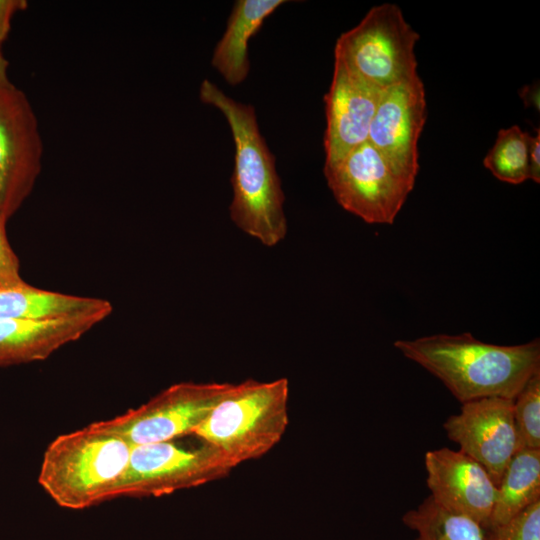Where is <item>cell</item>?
Wrapping results in <instances>:
<instances>
[{"label":"cell","mask_w":540,"mask_h":540,"mask_svg":"<svg viewBox=\"0 0 540 540\" xmlns=\"http://www.w3.org/2000/svg\"><path fill=\"white\" fill-rule=\"evenodd\" d=\"M394 347L438 378L461 404L487 397L514 400L540 371L539 339L506 346L470 333L436 334L397 340Z\"/></svg>","instance_id":"cell-1"},{"label":"cell","mask_w":540,"mask_h":540,"mask_svg":"<svg viewBox=\"0 0 540 540\" xmlns=\"http://www.w3.org/2000/svg\"><path fill=\"white\" fill-rule=\"evenodd\" d=\"M540 500V449L515 453L497 485L490 517L484 528L505 523Z\"/></svg>","instance_id":"cell-17"},{"label":"cell","mask_w":540,"mask_h":540,"mask_svg":"<svg viewBox=\"0 0 540 540\" xmlns=\"http://www.w3.org/2000/svg\"><path fill=\"white\" fill-rule=\"evenodd\" d=\"M529 136L517 125L499 130L494 145L483 160L484 166L500 181L523 183L529 179Z\"/></svg>","instance_id":"cell-19"},{"label":"cell","mask_w":540,"mask_h":540,"mask_svg":"<svg viewBox=\"0 0 540 540\" xmlns=\"http://www.w3.org/2000/svg\"><path fill=\"white\" fill-rule=\"evenodd\" d=\"M236 467L222 451L202 440L190 447L175 440L133 446L110 499L169 495L220 480Z\"/></svg>","instance_id":"cell-6"},{"label":"cell","mask_w":540,"mask_h":540,"mask_svg":"<svg viewBox=\"0 0 540 540\" xmlns=\"http://www.w3.org/2000/svg\"><path fill=\"white\" fill-rule=\"evenodd\" d=\"M42 155L38 120L27 96L11 82L0 87V217L5 222L33 190Z\"/></svg>","instance_id":"cell-9"},{"label":"cell","mask_w":540,"mask_h":540,"mask_svg":"<svg viewBox=\"0 0 540 540\" xmlns=\"http://www.w3.org/2000/svg\"><path fill=\"white\" fill-rule=\"evenodd\" d=\"M6 222L0 217V283L12 284L21 282L20 265L6 235Z\"/></svg>","instance_id":"cell-22"},{"label":"cell","mask_w":540,"mask_h":540,"mask_svg":"<svg viewBox=\"0 0 540 540\" xmlns=\"http://www.w3.org/2000/svg\"><path fill=\"white\" fill-rule=\"evenodd\" d=\"M424 465L429 496L441 507L484 528L497 490L486 469L462 451L447 447L427 451Z\"/></svg>","instance_id":"cell-13"},{"label":"cell","mask_w":540,"mask_h":540,"mask_svg":"<svg viewBox=\"0 0 540 540\" xmlns=\"http://www.w3.org/2000/svg\"><path fill=\"white\" fill-rule=\"evenodd\" d=\"M284 0H238L235 2L221 39L212 56V66L232 85L242 83L248 76L249 39L260 29L265 19Z\"/></svg>","instance_id":"cell-16"},{"label":"cell","mask_w":540,"mask_h":540,"mask_svg":"<svg viewBox=\"0 0 540 540\" xmlns=\"http://www.w3.org/2000/svg\"><path fill=\"white\" fill-rule=\"evenodd\" d=\"M337 203L369 224H392L414 188L368 141L332 167L324 168Z\"/></svg>","instance_id":"cell-8"},{"label":"cell","mask_w":540,"mask_h":540,"mask_svg":"<svg viewBox=\"0 0 540 540\" xmlns=\"http://www.w3.org/2000/svg\"><path fill=\"white\" fill-rule=\"evenodd\" d=\"M289 382L247 379L228 392L192 435L222 451L236 466L263 457L289 425Z\"/></svg>","instance_id":"cell-4"},{"label":"cell","mask_w":540,"mask_h":540,"mask_svg":"<svg viewBox=\"0 0 540 540\" xmlns=\"http://www.w3.org/2000/svg\"><path fill=\"white\" fill-rule=\"evenodd\" d=\"M132 446L93 424L55 438L46 448L38 483L60 507L82 510L110 499Z\"/></svg>","instance_id":"cell-3"},{"label":"cell","mask_w":540,"mask_h":540,"mask_svg":"<svg viewBox=\"0 0 540 540\" xmlns=\"http://www.w3.org/2000/svg\"><path fill=\"white\" fill-rule=\"evenodd\" d=\"M231 385L227 382H180L138 408L92 424L121 437L132 447L176 440L192 435Z\"/></svg>","instance_id":"cell-7"},{"label":"cell","mask_w":540,"mask_h":540,"mask_svg":"<svg viewBox=\"0 0 540 540\" xmlns=\"http://www.w3.org/2000/svg\"><path fill=\"white\" fill-rule=\"evenodd\" d=\"M8 62L4 57L0 47V87L10 83L7 76Z\"/></svg>","instance_id":"cell-26"},{"label":"cell","mask_w":540,"mask_h":540,"mask_svg":"<svg viewBox=\"0 0 540 540\" xmlns=\"http://www.w3.org/2000/svg\"><path fill=\"white\" fill-rule=\"evenodd\" d=\"M26 7L25 0H0V47L9 34L13 15Z\"/></svg>","instance_id":"cell-23"},{"label":"cell","mask_w":540,"mask_h":540,"mask_svg":"<svg viewBox=\"0 0 540 540\" xmlns=\"http://www.w3.org/2000/svg\"><path fill=\"white\" fill-rule=\"evenodd\" d=\"M483 529V540H540V500L509 521Z\"/></svg>","instance_id":"cell-21"},{"label":"cell","mask_w":540,"mask_h":540,"mask_svg":"<svg viewBox=\"0 0 540 540\" xmlns=\"http://www.w3.org/2000/svg\"><path fill=\"white\" fill-rule=\"evenodd\" d=\"M419 34L396 4L372 7L360 23L337 39L334 56L381 90L417 73L415 45Z\"/></svg>","instance_id":"cell-5"},{"label":"cell","mask_w":540,"mask_h":540,"mask_svg":"<svg viewBox=\"0 0 540 540\" xmlns=\"http://www.w3.org/2000/svg\"><path fill=\"white\" fill-rule=\"evenodd\" d=\"M101 321L98 317L0 319V366L45 360Z\"/></svg>","instance_id":"cell-14"},{"label":"cell","mask_w":540,"mask_h":540,"mask_svg":"<svg viewBox=\"0 0 540 540\" xmlns=\"http://www.w3.org/2000/svg\"><path fill=\"white\" fill-rule=\"evenodd\" d=\"M402 522L416 533L413 540H483L477 521L441 507L430 496L406 511Z\"/></svg>","instance_id":"cell-18"},{"label":"cell","mask_w":540,"mask_h":540,"mask_svg":"<svg viewBox=\"0 0 540 540\" xmlns=\"http://www.w3.org/2000/svg\"><path fill=\"white\" fill-rule=\"evenodd\" d=\"M383 90L366 81L334 56L333 77L324 97L325 164L332 167L368 141L369 129Z\"/></svg>","instance_id":"cell-12"},{"label":"cell","mask_w":540,"mask_h":540,"mask_svg":"<svg viewBox=\"0 0 540 540\" xmlns=\"http://www.w3.org/2000/svg\"><path fill=\"white\" fill-rule=\"evenodd\" d=\"M520 97L523 99L526 107H534L539 110V85L533 84L525 86L519 91Z\"/></svg>","instance_id":"cell-25"},{"label":"cell","mask_w":540,"mask_h":540,"mask_svg":"<svg viewBox=\"0 0 540 540\" xmlns=\"http://www.w3.org/2000/svg\"><path fill=\"white\" fill-rule=\"evenodd\" d=\"M518 451L540 449V371L535 373L513 400Z\"/></svg>","instance_id":"cell-20"},{"label":"cell","mask_w":540,"mask_h":540,"mask_svg":"<svg viewBox=\"0 0 540 540\" xmlns=\"http://www.w3.org/2000/svg\"><path fill=\"white\" fill-rule=\"evenodd\" d=\"M529 179L536 183L540 182V131L536 135L529 136L528 150Z\"/></svg>","instance_id":"cell-24"},{"label":"cell","mask_w":540,"mask_h":540,"mask_svg":"<svg viewBox=\"0 0 540 540\" xmlns=\"http://www.w3.org/2000/svg\"><path fill=\"white\" fill-rule=\"evenodd\" d=\"M112 309L111 303L104 299L43 290L23 280L12 284L0 283V319L98 317L104 320Z\"/></svg>","instance_id":"cell-15"},{"label":"cell","mask_w":540,"mask_h":540,"mask_svg":"<svg viewBox=\"0 0 540 540\" xmlns=\"http://www.w3.org/2000/svg\"><path fill=\"white\" fill-rule=\"evenodd\" d=\"M426 121L425 88L418 75L383 90L368 142L399 173L416 180L418 140Z\"/></svg>","instance_id":"cell-11"},{"label":"cell","mask_w":540,"mask_h":540,"mask_svg":"<svg viewBox=\"0 0 540 540\" xmlns=\"http://www.w3.org/2000/svg\"><path fill=\"white\" fill-rule=\"evenodd\" d=\"M199 95L202 102L224 115L233 136L231 220L263 245L279 244L287 234L285 197L275 157L260 133L254 107L227 96L208 79L201 83Z\"/></svg>","instance_id":"cell-2"},{"label":"cell","mask_w":540,"mask_h":540,"mask_svg":"<svg viewBox=\"0 0 540 540\" xmlns=\"http://www.w3.org/2000/svg\"><path fill=\"white\" fill-rule=\"evenodd\" d=\"M448 439L480 463L496 487L518 452L513 400L487 397L462 403L443 423Z\"/></svg>","instance_id":"cell-10"}]
</instances>
